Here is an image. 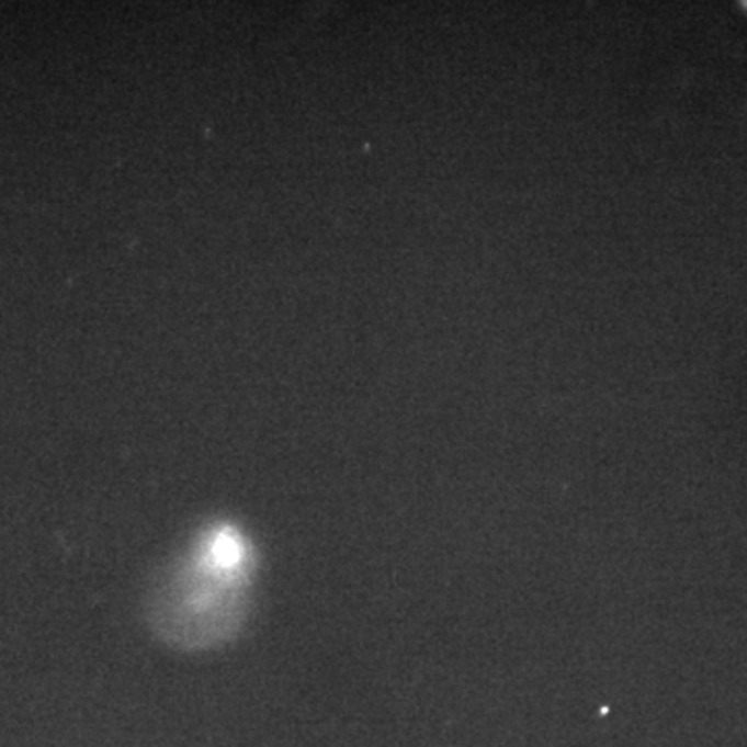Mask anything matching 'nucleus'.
Here are the masks:
<instances>
[{
	"label": "nucleus",
	"instance_id": "obj_1",
	"mask_svg": "<svg viewBox=\"0 0 747 747\" xmlns=\"http://www.w3.org/2000/svg\"><path fill=\"white\" fill-rule=\"evenodd\" d=\"M249 551L230 528L202 537L160 581L156 632L177 648H212L233 637L248 613Z\"/></svg>",
	"mask_w": 747,
	"mask_h": 747
}]
</instances>
